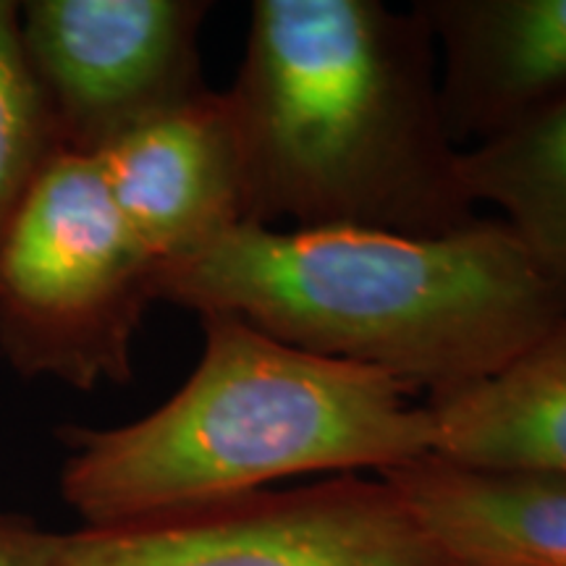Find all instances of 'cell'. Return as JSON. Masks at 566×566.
<instances>
[{
  "instance_id": "obj_1",
  "label": "cell",
  "mask_w": 566,
  "mask_h": 566,
  "mask_svg": "<svg viewBox=\"0 0 566 566\" xmlns=\"http://www.w3.org/2000/svg\"><path fill=\"white\" fill-rule=\"evenodd\" d=\"M247 223L449 237L478 221L438 101L417 6L258 0L226 92Z\"/></svg>"
},
{
  "instance_id": "obj_2",
  "label": "cell",
  "mask_w": 566,
  "mask_h": 566,
  "mask_svg": "<svg viewBox=\"0 0 566 566\" xmlns=\"http://www.w3.org/2000/svg\"><path fill=\"white\" fill-rule=\"evenodd\" d=\"M158 302L221 313L428 399L491 378L566 321V292L506 221L449 237L237 226L160 268Z\"/></svg>"
},
{
  "instance_id": "obj_3",
  "label": "cell",
  "mask_w": 566,
  "mask_h": 566,
  "mask_svg": "<svg viewBox=\"0 0 566 566\" xmlns=\"http://www.w3.org/2000/svg\"><path fill=\"white\" fill-rule=\"evenodd\" d=\"M202 357L166 405L122 428H66L63 501L87 527L233 499L296 475H378L433 454V415L373 367L208 313Z\"/></svg>"
},
{
  "instance_id": "obj_4",
  "label": "cell",
  "mask_w": 566,
  "mask_h": 566,
  "mask_svg": "<svg viewBox=\"0 0 566 566\" xmlns=\"http://www.w3.org/2000/svg\"><path fill=\"white\" fill-rule=\"evenodd\" d=\"M158 273L97 160L59 147L0 237V349L32 378L126 384Z\"/></svg>"
},
{
  "instance_id": "obj_5",
  "label": "cell",
  "mask_w": 566,
  "mask_h": 566,
  "mask_svg": "<svg viewBox=\"0 0 566 566\" xmlns=\"http://www.w3.org/2000/svg\"><path fill=\"white\" fill-rule=\"evenodd\" d=\"M53 566H457L384 478L289 491L61 533Z\"/></svg>"
},
{
  "instance_id": "obj_6",
  "label": "cell",
  "mask_w": 566,
  "mask_h": 566,
  "mask_svg": "<svg viewBox=\"0 0 566 566\" xmlns=\"http://www.w3.org/2000/svg\"><path fill=\"white\" fill-rule=\"evenodd\" d=\"M200 0H32L21 42L61 147L95 155L208 87Z\"/></svg>"
},
{
  "instance_id": "obj_7",
  "label": "cell",
  "mask_w": 566,
  "mask_h": 566,
  "mask_svg": "<svg viewBox=\"0 0 566 566\" xmlns=\"http://www.w3.org/2000/svg\"><path fill=\"white\" fill-rule=\"evenodd\" d=\"M92 158L124 221L160 268L247 223L244 160L226 92L205 90Z\"/></svg>"
},
{
  "instance_id": "obj_8",
  "label": "cell",
  "mask_w": 566,
  "mask_h": 566,
  "mask_svg": "<svg viewBox=\"0 0 566 566\" xmlns=\"http://www.w3.org/2000/svg\"><path fill=\"white\" fill-rule=\"evenodd\" d=\"M433 32L438 101L459 153L566 103V0H417Z\"/></svg>"
},
{
  "instance_id": "obj_9",
  "label": "cell",
  "mask_w": 566,
  "mask_h": 566,
  "mask_svg": "<svg viewBox=\"0 0 566 566\" xmlns=\"http://www.w3.org/2000/svg\"><path fill=\"white\" fill-rule=\"evenodd\" d=\"M457 566H566V478L424 454L384 472Z\"/></svg>"
},
{
  "instance_id": "obj_10",
  "label": "cell",
  "mask_w": 566,
  "mask_h": 566,
  "mask_svg": "<svg viewBox=\"0 0 566 566\" xmlns=\"http://www.w3.org/2000/svg\"><path fill=\"white\" fill-rule=\"evenodd\" d=\"M424 405L433 454L566 478V321L491 378Z\"/></svg>"
},
{
  "instance_id": "obj_11",
  "label": "cell",
  "mask_w": 566,
  "mask_h": 566,
  "mask_svg": "<svg viewBox=\"0 0 566 566\" xmlns=\"http://www.w3.org/2000/svg\"><path fill=\"white\" fill-rule=\"evenodd\" d=\"M472 202H491L566 292V103L491 145L459 155Z\"/></svg>"
},
{
  "instance_id": "obj_12",
  "label": "cell",
  "mask_w": 566,
  "mask_h": 566,
  "mask_svg": "<svg viewBox=\"0 0 566 566\" xmlns=\"http://www.w3.org/2000/svg\"><path fill=\"white\" fill-rule=\"evenodd\" d=\"M61 142L21 42V11L0 0V237Z\"/></svg>"
},
{
  "instance_id": "obj_13",
  "label": "cell",
  "mask_w": 566,
  "mask_h": 566,
  "mask_svg": "<svg viewBox=\"0 0 566 566\" xmlns=\"http://www.w3.org/2000/svg\"><path fill=\"white\" fill-rule=\"evenodd\" d=\"M59 546L61 533L24 516L0 514V566H53Z\"/></svg>"
}]
</instances>
